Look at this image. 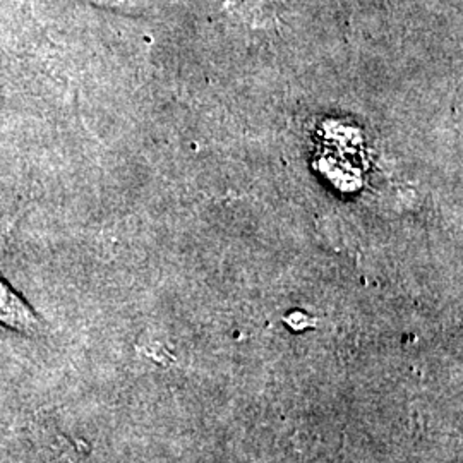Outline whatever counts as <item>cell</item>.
<instances>
[{"instance_id": "cell-1", "label": "cell", "mask_w": 463, "mask_h": 463, "mask_svg": "<svg viewBox=\"0 0 463 463\" xmlns=\"http://www.w3.org/2000/svg\"><path fill=\"white\" fill-rule=\"evenodd\" d=\"M0 323L21 331V333H34L40 323L34 316L32 307L17 296L9 287V283L0 279Z\"/></svg>"}, {"instance_id": "cell-2", "label": "cell", "mask_w": 463, "mask_h": 463, "mask_svg": "<svg viewBox=\"0 0 463 463\" xmlns=\"http://www.w3.org/2000/svg\"><path fill=\"white\" fill-rule=\"evenodd\" d=\"M285 323L292 328V330H304V328H309V326H315V317H309V316L302 315V313H292L290 316L285 317Z\"/></svg>"}]
</instances>
